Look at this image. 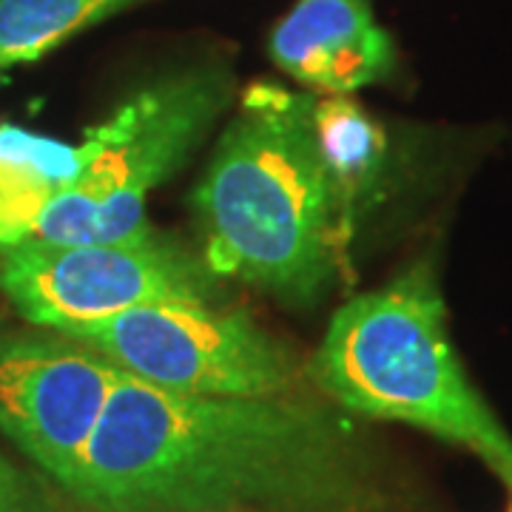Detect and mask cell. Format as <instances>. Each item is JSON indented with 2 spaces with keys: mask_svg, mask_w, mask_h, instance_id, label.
I'll return each mask as SVG.
<instances>
[{
  "mask_svg": "<svg viewBox=\"0 0 512 512\" xmlns=\"http://www.w3.org/2000/svg\"><path fill=\"white\" fill-rule=\"evenodd\" d=\"M137 3L143 0H0V86L15 69Z\"/></svg>",
  "mask_w": 512,
  "mask_h": 512,
  "instance_id": "cell-11",
  "label": "cell"
},
{
  "mask_svg": "<svg viewBox=\"0 0 512 512\" xmlns=\"http://www.w3.org/2000/svg\"><path fill=\"white\" fill-rule=\"evenodd\" d=\"M205 265L291 305H313L350 231L316 128V100L254 83L194 188Z\"/></svg>",
  "mask_w": 512,
  "mask_h": 512,
  "instance_id": "cell-2",
  "label": "cell"
},
{
  "mask_svg": "<svg viewBox=\"0 0 512 512\" xmlns=\"http://www.w3.org/2000/svg\"><path fill=\"white\" fill-rule=\"evenodd\" d=\"M228 103L217 69L154 80L83 134V165L37 217L29 239L103 242L146 225L148 194L180 171ZM18 245V242H15Z\"/></svg>",
  "mask_w": 512,
  "mask_h": 512,
  "instance_id": "cell-4",
  "label": "cell"
},
{
  "mask_svg": "<svg viewBox=\"0 0 512 512\" xmlns=\"http://www.w3.org/2000/svg\"><path fill=\"white\" fill-rule=\"evenodd\" d=\"M308 373L330 402L476 453L512 493V436L478 393L447 325L433 262L419 259L333 313Z\"/></svg>",
  "mask_w": 512,
  "mask_h": 512,
  "instance_id": "cell-3",
  "label": "cell"
},
{
  "mask_svg": "<svg viewBox=\"0 0 512 512\" xmlns=\"http://www.w3.org/2000/svg\"><path fill=\"white\" fill-rule=\"evenodd\" d=\"M0 512H60L49 487L0 453Z\"/></svg>",
  "mask_w": 512,
  "mask_h": 512,
  "instance_id": "cell-12",
  "label": "cell"
},
{
  "mask_svg": "<svg viewBox=\"0 0 512 512\" xmlns=\"http://www.w3.org/2000/svg\"><path fill=\"white\" fill-rule=\"evenodd\" d=\"M319 143L328 163L330 180L353 231V217L376 197L387 160L384 131L348 97H325L316 103Z\"/></svg>",
  "mask_w": 512,
  "mask_h": 512,
  "instance_id": "cell-10",
  "label": "cell"
},
{
  "mask_svg": "<svg viewBox=\"0 0 512 512\" xmlns=\"http://www.w3.org/2000/svg\"><path fill=\"white\" fill-rule=\"evenodd\" d=\"M63 493L86 512H356L373 464L328 404L185 396L120 373Z\"/></svg>",
  "mask_w": 512,
  "mask_h": 512,
  "instance_id": "cell-1",
  "label": "cell"
},
{
  "mask_svg": "<svg viewBox=\"0 0 512 512\" xmlns=\"http://www.w3.org/2000/svg\"><path fill=\"white\" fill-rule=\"evenodd\" d=\"M120 370L49 328H0V430L63 490L89 447Z\"/></svg>",
  "mask_w": 512,
  "mask_h": 512,
  "instance_id": "cell-7",
  "label": "cell"
},
{
  "mask_svg": "<svg viewBox=\"0 0 512 512\" xmlns=\"http://www.w3.org/2000/svg\"><path fill=\"white\" fill-rule=\"evenodd\" d=\"M507 512H512V501H510V507H507Z\"/></svg>",
  "mask_w": 512,
  "mask_h": 512,
  "instance_id": "cell-13",
  "label": "cell"
},
{
  "mask_svg": "<svg viewBox=\"0 0 512 512\" xmlns=\"http://www.w3.org/2000/svg\"><path fill=\"white\" fill-rule=\"evenodd\" d=\"M83 165V143H63L0 120V251L29 239L46 205Z\"/></svg>",
  "mask_w": 512,
  "mask_h": 512,
  "instance_id": "cell-9",
  "label": "cell"
},
{
  "mask_svg": "<svg viewBox=\"0 0 512 512\" xmlns=\"http://www.w3.org/2000/svg\"><path fill=\"white\" fill-rule=\"evenodd\" d=\"M220 282L202 254L151 222L103 242L23 239L0 251V291L12 308L60 333L143 305H217Z\"/></svg>",
  "mask_w": 512,
  "mask_h": 512,
  "instance_id": "cell-5",
  "label": "cell"
},
{
  "mask_svg": "<svg viewBox=\"0 0 512 512\" xmlns=\"http://www.w3.org/2000/svg\"><path fill=\"white\" fill-rule=\"evenodd\" d=\"M268 49L291 80L328 97H348L396 69V46L367 0H296Z\"/></svg>",
  "mask_w": 512,
  "mask_h": 512,
  "instance_id": "cell-8",
  "label": "cell"
},
{
  "mask_svg": "<svg viewBox=\"0 0 512 512\" xmlns=\"http://www.w3.org/2000/svg\"><path fill=\"white\" fill-rule=\"evenodd\" d=\"M120 373L185 396L293 393L291 350L245 311L163 302L69 330Z\"/></svg>",
  "mask_w": 512,
  "mask_h": 512,
  "instance_id": "cell-6",
  "label": "cell"
}]
</instances>
